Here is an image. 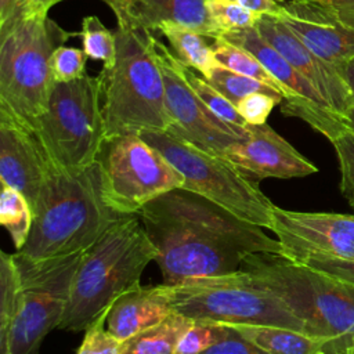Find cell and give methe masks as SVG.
I'll use <instances>...</instances> for the list:
<instances>
[{
	"label": "cell",
	"instance_id": "6da1fadb",
	"mask_svg": "<svg viewBox=\"0 0 354 354\" xmlns=\"http://www.w3.org/2000/svg\"><path fill=\"white\" fill-rule=\"evenodd\" d=\"M138 216L158 250L155 261L166 285L232 274L253 253L281 252L278 239L261 227L183 188L155 198Z\"/></svg>",
	"mask_w": 354,
	"mask_h": 354
},
{
	"label": "cell",
	"instance_id": "7a4b0ae2",
	"mask_svg": "<svg viewBox=\"0 0 354 354\" xmlns=\"http://www.w3.org/2000/svg\"><path fill=\"white\" fill-rule=\"evenodd\" d=\"M122 217L104 198L98 162L57 169L40 191L30 235L17 253L39 260L84 252Z\"/></svg>",
	"mask_w": 354,
	"mask_h": 354
},
{
	"label": "cell",
	"instance_id": "3957f363",
	"mask_svg": "<svg viewBox=\"0 0 354 354\" xmlns=\"http://www.w3.org/2000/svg\"><path fill=\"white\" fill-rule=\"evenodd\" d=\"M158 250L136 214L123 216L84 250L58 329L86 330L123 292L140 283Z\"/></svg>",
	"mask_w": 354,
	"mask_h": 354
},
{
	"label": "cell",
	"instance_id": "277c9868",
	"mask_svg": "<svg viewBox=\"0 0 354 354\" xmlns=\"http://www.w3.org/2000/svg\"><path fill=\"white\" fill-rule=\"evenodd\" d=\"M282 299L326 354H353L354 286L275 253H253L241 267Z\"/></svg>",
	"mask_w": 354,
	"mask_h": 354
},
{
	"label": "cell",
	"instance_id": "5b68a950",
	"mask_svg": "<svg viewBox=\"0 0 354 354\" xmlns=\"http://www.w3.org/2000/svg\"><path fill=\"white\" fill-rule=\"evenodd\" d=\"M116 59L102 68L105 141L173 124L166 106L163 76L151 47V32L118 21Z\"/></svg>",
	"mask_w": 354,
	"mask_h": 354
},
{
	"label": "cell",
	"instance_id": "8992f818",
	"mask_svg": "<svg viewBox=\"0 0 354 354\" xmlns=\"http://www.w3.org/2000/svg\"><path fill=\"white\" fill-rule=\"evenodd\" d=\"M76 35L48 15L25 18L0 35V106L33 127L55 84L51 57Z\"/></svg>",
	"mask_w": 354,
	"mask_h": 354
},
{
	"label": "cell",
	"instance_id": "52a82bcc",
	"mask_svg": "<svg viewBox=\"0 0 354 354\" xmlns=\"http://www.w3.org/2000/svg\"><path fill=\"white\" fill-rule=\"evenodd\" d=\"M173 289V308L192 319L225 325H270L306 332L304 322L245 270L187 279Z\"/></svg>",
	"mask_w": 354,
	"mask_h": 354
},
{
	"label": "cell",
	"instance_id": "ba28073f",
	"mask_svg": "<svg viewBox=\"0 0 354 354\" xmlns=\"http://www.w3.org/2000/svg\"><path fill=\"white\" fill-rule=\"evenodd\" d=\"M101 97L100 73L66 83L55 82L48 105L33 129L57 169H83L97 162L105 144Z\"/></svg>",
	"mask_w": 354,
	"mask_h": 354
},
{
	"label": "cell",
	"instance_id": "9c48e42d",
	"mask_svg": "<svg viewBox=\"0 0 354 354\" xmlns=\"http://www.w3.org/2000/svg\"><path fill=\"white\" fill-rule=\"evenodd\" d=\"M138 134L184 176L183 189L212 201L248 223L270 230L274 203L257 183L245 177L228 160L165 130H144Z\"/></svg>",
	"mask_w": 354,
	"mask_h": 354
},
{
	"label": "cell",
	"instance_id": "30bf717a",
	"mask_svg": "<svg viewBox=\"0 0 354 354\" xmlns=\"http://www.w3.org/2000/svg\"><path fill=\"white\" fill-rule=\"evenodd\" d=\"M83 253L39 260L14 253L21 285L11 354H39L44 337L59 328Z\"/></svg>",
	"mask_w": 354,
	"mask_h": 354
},
{
	"label": "cell",
	"instance_id": "8fae6325",
	"mask_svg": "<svg viewBox=\"0 0 354 354\" xmlns=\"http://www.w3.org/2000/svg\"><path fill=\"white\" fill-rule=\"evenodd\" d=\"M97 162L104 198L123 216L138 214L147 203L184 184V176L138 133L105 141Z\"/></svg>",
	"mask_w": 354,
	"mask_h": 354
},
{
	"label": "cell",
	"instance_id": "7c38bea8",
	"mask_svg": "<svg viewBox=\"0 0 354 354\" xmlns=\"http://www.w3.org/2000/svg\"><path fill=\"white\" fill-rule=\"evenodd\" d=\"M151 47L163 76L166 106L173 120L167 131L223 158L225 149L243 137L202 102L184 77L183 62L152 32Z\"/></svg>",
	"mask_w": 354,
	"mask_h": 354
},
{
	"label": "cell",
	"instance_id": "4fadbf2b",
	"mask_svg": "<svg viewBox=\"0 0 354 354\" xmlns=\"http://www.w3.org/2000/svg\"><path fill=\"white\" fill-rule=\"evenodd\" d=\"M270 231L281 245L279 254L289 260L324 256L354 261V214L296 212L274 205Z\"/></svg>",
	"mask_w": 354,
	"mask_h": 354
},
{
	"label": "cell",
	"instance_id": "5bb4252c",
	"mask_svg": "<svg viewBox=\"0 0 354 354\" xmlns=\"http://www.w3.org/2000/svg\"><path fill=\"white\" fill-rule=\"evenodd\" d=\"M57 170L35 129L0 106V180L29 201L32 210Z\"/></svg>",
	"mask_w": 354,
	"mask_h": 354
},
{
	"label": "cell",
	"instance_id": "9a60e30c",
	"mask_svg": "<svg viewBox=\"0 0 354 354\" xmlns=\"http://www.w3.org/2000/svg\"><path fill=\"white\" fill-rule=\"evenodd\" d=\"M249 180L304 177L318 171L306 156L279 136L270 124H248L246 136L223 155Z\"/></svg>",
	"mask_w": 354,
	"mask_h": 354
},
{
	"label": "cell",
	"instance_id": "2e32d148",
	"mask_svg": "<svg viewBox=\"0 0 354 354\" xmlns=\"http://www.w3.org/2000/svg\"><path fill=\"white\" fill-rule=\"evenodd\" d=\"M254 28L311 83L329 108L343 118L347 108L354 102V98L339 71L315 55L281 18L264 14Z\"/></svg>",
	"mask_w": 354,
	"mask_h": 354
},
{
	"label": "cell",
	"instance_id": "e0dca14e",
	"mask_svg": "<svg viewBox=\"0 0 354 354\" xmlns=\"http://www.w3.org/2000/svg\"><path fill=\"white\" fill-rule=\"evenodd\" d=\"M278 18L315 55L337 71L354 58V30L344 26L325 4L317 0H285Z\"/></svg>",
	"mask_w": 354,
	"mask_h": 354
},
{
	"label": "cell",
	"instance_id": "ac0fdd59",
	"mask_svg": "<svg viewBox=\"0 0 354 354\" xmlns=\"http://www.w3.org/2000/svg\"><path fill=\"white\" fill-rule=\"evenodd\" d=\"M171 313L174 308L170 285L138 283L115 299L106 317V328L124 342L163 321Z\"/></svg>",
	"mask_w": 354,
	"mask_h": 354
},
{
	"label": "cell",
	"instance_id": "d6986e66",
	"mask_svg": "<svg viewBox=\"0 0 354 354\" xmlns=\"http://www.w3.org/2000/svg\"><path fill=\"white\" fill-rule=\"evenodd\" d=\"M119 21L152 33L165 24H177L210 39L223 36L209 12L207 0H134L127 18Z\"/></svg>",
	"mask_w": 354,
	"mask_h": 354
},
{
	"label": "cell",
	"instance_id": "ffe728a7",
	"mask_svg": "<svg viewBox=\"0 0 354 354\" xmlns=\"http://www.w3.org/2000/svg\"><path fill=\"white\" fill-rule=\"evenodd\" d=\"M234 328L268 354H326L328 351L326 340L306 332L270 325H235Z\"/></svg>",
	"mask_w": 354,
	"mask_h": 354
},
{
	"label": "cell",
	"instance_id": "44dd1931",
	"mask_svg": "<svg viewBox=\"0 0 354 354\" xmlns=\"http://www.w3.org/2000/svg\"><path fill=\"white\" fill-rule=\"evenodd\" d=\"M158 32L167 39L174 55L187 66L198 71L205 79L220 65L214 57L213 46L205 39L206 36L177 24H165Z\"/></svg>",
	"mask_w": 354,
	"mask_h": 354
},
{
	"label": "cell",
	"instance_id": "7402d4cb",
	"mask_svg": "<svg viewBox=\"0 0 354 354\" xmlns=\"http://www.w3.org/2000/svg\"><path fill=\"white\" fill-rule=\"evenodd\" d=\"M192 321L174 311L156 325L124 340L122 354H176L177 343Z\"/></svg>",
	"mask_w": 354,
	"mask_h": 354
},
{
	"label": "cell",
	"instance_id": "603a6c76",
	"mask_svg": "<svg viewBox=\"0 0 354 354\" xmlns=\"http://www.w3.org/2000/svg\"><path fill=\"white\" fill-rule=\"evenodd\" d=\"M19 271L14 253H0V354H11V333L18 311Z\"/></svg>",
	"mask_w": 354,
	"mask_h": 354
},
{
	"label": "cell",
	"instance_id": "cb8c5ba5",
	"mask_svg": "<svg viewBox=\"0 0 354 354\" xmlns=\"http://www.w3.org/2000/svg\"><path fill=\"white\" fill-rule=\"evenodd\" d=\"M0 224L8 231L17 250L26 243L33 224V210L29 201L15 188L1 183Z\"/></svg>",
	"mask_w": 354,
	"mask_h": 354
},
{
	"label": "cell",
	"instance_id": "d4e9b609",
	"mask_svg": "<svg viewBox=\"0 0 354 354\" xmlns=\"http://www.w3.org/2000/svg\"><path fill=\"white\" fill-rule=\"evenodd\" d=\"M213 51L217 62L234 72L257 79L275 88L283 98L286 97L282 84L263 66V64L248 50L228 41L223 36L213 39Z\"/></svg>",
	"mask_w": 354,
	"mask_h": 354
},
{
	"label": "cell",
	"instance_id": "484cf974",
	"mask_svg": "<svg viewBox=\"0 0 354 354\" xmlns=\"http://www.w3.org/2000/svg\"><path fill=\"white\" fill-rule=\"evenodd\" d=\"M183 73L191 88L195 94L202 100V102L223 122L231 126L235 131H238L242 137L246 136L248 123L238 112V108L223 95L216 87H213L203 76L196 75L192 68L183 64Z\"/></svg>",
	"mask_w": 354,
	"mask_h": 354
},
{
	"label": "cell",
	"instance_id": "4316f807",
	"mask_svg": "<svg viewBox=\"0 0 354 354\" xmlns=\"http://www.w3.org/2000/svg\"><path fill=\"white\" fill-rule=\"evenodd\" d=\"M83 51L88 58L102 61L104 68H111L116 59V35L109 30L98 17L87 15L82 21L79 32Z\"/></svg>",
	"mask_w": 354,
	"mask_h": 354
},
{
	"label": "cell",
	"instance_id": "83f0119b",
	"mask_svg": "<svg viewBox=\"0 0 354 354\" xmlns=\"http://www.w3.org/2000/svg\"><path fill=\"white\" fill-rule=\"evenodd\" d=\"M206 80L213 87H216L223 95H225L235 106L243 97H246L252 93H267L271 95L282 97L271 86H268L257 79L234 72L223 65L216 66L214 71L212 72V75L209 77H206Z\"/></svg>",
	"mask_w": 354,
	"mask_h": 354
},
{
	"label": "cell",
	"instance_id": "f1b7e54d",
	"mask_svg": "<svg viewBox=\"0 0 354 354\" xmlns=\"http://www.w3.org/2000/svg\"><path fill=\"white\" fill-rule=\"evenodd\" d=\"M230 325L213 321L194 319L177 343L176 354H202L218 343L228 332Z\"/></svg>",
	"mask_w": 354,
	"mask_h": 354
},
{
	"label": "cell",
	"instance_id": "f546056e",
	"mask_svg": "<svg viewBox=\"0 0 354 354\" xmlns=\"http://www.w3.org/2000/svg\"><path fill=\"white\" fill-rule=\"evenodd\" d=\"M333 145L340 169V191L354 209V131L346 124L328 137Z\"/></svg>",
	"mask_w": 354,
	"mask_h": 354
},
{
	"label": "cell",
	"instance_id": "4dcf8cb0",
	"mask_svg": "<svg viewBox=\"0 0 354 354\" xmlns=\"http://www.w3.org/2000/svg\"><path fill=\"white\" fill-rule=\"evenodd\" d=\"M207 8L223 35L231 30L254 28L264 15L228 0H207Z\"/></svg>",
	"mask_w": 354,
	"mask_h": 354
},
{
	"label": "cell",
	"instance_id": "1f68e13d",
	"mask_svg": "<svg viewBox=\"0 0 354 354\" xmlns=\"http://www.w3.org/2000/svg\"><path fill=\"white\" fill-rule=\"evenodd\" d=\"M109 310L111 307L104 310L88 325L76 354H122L123 342L112 335L105 326Z\"/></svg>",
	"mask_w": 354,
	"mask_h": 354
},
{
	"label": "cell",
	"instance_id": "d6a6232c",
	"mask_svg": "<svg viewBox=\"0 0 354 354\" xmlns=\"http://www.w3.org/2000/svg\"><path fill=\"white\" fill-rule=\"evenodd\" d=\"M87 54L76 47L59 46L51 57V72L57 83H66L86 75Z\"/></svg>",
	"mask_w": 354,
	"mask_h": 354
},
{
	"label": "cell",
	"instance_id": "836d02e7",
	"mask_svg": "<svg viewBox=\"0 0 354 354\" xmlns=\"http://www.w3.org/2000/svg\"><path fill=\"white\" fill-rule=\"evenodd\" d=\"M282 97L267 93H252L243 97L236 108L248 124H264L277 104L282 102Z\"/></svg>",
	"mask_w": 354,
	"mask_h": 354
},
{
	"label": "cell",
	"instance_id": "e575fe53",
	"mask_svg": "<svg viewBox=\"0 0 354 354\" xmlns=\"http://www.w3.org/2000/svg\"><path fill=\"white\" fill-rule=\"evenodd\" d=\"M292 261L304 264L310 268H314L319 272H324L326 275H330L336 279H340L342 282H346L354 286V261L339 260V259L324 257V256H303Z\"/></svg>",
	"mask_w": 354,
	"mask_h": 354
},
{
	"label": "cell",
	"instance_id": "d590c367",
	"mask_svg": "<svg viewBox=\"0 0 354 354\" xmlns=\"http://www.w3.org/2000/svg\"><path fill=\"white\" fill-rule=\"evenodd\" d=\"M202 354H268L230 325L227 335Z\"/></svg>",
	"mask_w": 354,
	"mask_h": 354
},
{
	"label": "cell",
	"instance_id": "8d00e7d4",
	"mask_svg": "<svg viewBox=\"0 0 354 354\" xmlns=\"http://www.w3.org/2000/svg\"><path fill=\"white\" fill-rule=\"evenodd\" d=\"M29 17L33 15H30L26 0H0V35Z\"/></svg>",
	"mask_w": 354,
	"mask_h": 354
},
{
	"label": "cell",
	"instance_id": "74e56055",
	"mask_svg": "<svg viewBox=\"0 0 354 354\" xmlns=\"http://www.w3.org/2000/svg\"><path fill=\"white\" fill-rule=\"evenodd\" d=\"M317 1L325 4L344 26L354 30V0H317Z\"/></svg>",
	"mask_w": 354,
	"mask_h": 354
},
{
	"label": "cell",
	"instance_id": "f35d334b",
	"mask_svg": "<svg viewBox=\"0 0 354 354\" xmlns=\"http://www.w3.org/2000/svg\"><path fill=\"white\" fill-rule=\"evenodd\" d=\"M228 1H234L249 10H253L266 15H274V17L281 15L283 10V3H285V0H228Z\"/></svg>",
	"mask_w": 354,
	"mask_h": 354
},
{
	"label": "cell",
	"instance_id": "ab89813d",
	"mask_svg": "<svg viewBox=\"0 0 354 354\" xmlns=\"http://www.w3.org/2000/svg\"><path fill=\"white\" fill-rule=\"evenodd\" d=\"M104 1L116 15V19H126L129 10L134 0H101Z\"/></svg>",
	"mask_w": 354,
	"mask_h": 354
},
{
	"label": "cell",
	"instance_id": "60d3db41",
	"mask_svg": "<svg viewBox=\"0 0 354 354\" xmlns=\"http://www.w3.org/2000/svg\"><path fill=\"white\" fill-rule=\"evenodd\" d=\"M64 0H26L30 15H47V11Z\"/></svg>",
	"mask_w": 354,
	"mask_h": 354
},
{
	"label": "cell",
	"instance_id": "b9f144b4",
	"mask_svg": "<svg viewBox=\"0 0 354 354\" xmlns=\"http://www.w3.org/2000/svg\"><path fill=\"white\" fill-rule=\"evenodd\" d=\"M339 73L344 79L346 84L348 86L350 91L353 94V98H354V58L348 59L343 66H340Z\"/></svg>",
	"mask_w": 354,
	"mask_h": 354
},
{
	"label": "cell",
	"instance_id": "7bdbcfd3",
	"mask_svg": "<svg viewBox=\"0 0 354 354\" xmlns=\"http://www.w3.org/2000/svg\"><path fill=\"white\" fill-rule=\"evenodd\" d=\"M342 120H343V123H344L350 130L354 131V102L347 108V111L344 112Z\"/></svg>",
	"mask_w": 354,
	"mask_h": 354
},
{
	"label": "cell",
	"instance_id": "ee69618b",
	"mask_svg": "<svg viewBox=\"0 0 354 354\" xmlns=\"http://www.w3.org/2000/svg\"><path fill=\"white\" fill-rule=\"evenodd\" d=\"M353 354H354V350H353Z\"/></svg>",
	"mask_w": 354,
	"mask_h": 354
}]
</instances>
